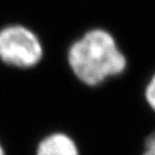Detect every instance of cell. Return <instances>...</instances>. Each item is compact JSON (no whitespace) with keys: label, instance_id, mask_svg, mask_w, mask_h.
Listing matches in <instances>:
<instances>
[{"label":"cell","instance_id":"obj_1","mask_svg":"<svg viewBox=\"0 0 155 155\" xmlns=\"http://www.w3.org/2000/svg\"><path fill=\"white\" fill-rule=\"evenodd\" d=\"M67 61L74 77L87 86H98L127 68L125 54L113 35L104 28L90 29L73 41Z\"/></svg>","mask_w":155,"mask_h":155},{"label":"cell","instance_id":"obj_2","mask_svg":"<svg viewBox=\"0 0 155 155\" xmlns=\"http://www.w3.org/2000/svg\"><path fill=\"white\" fill-rule=\"evenodd\" d=\"M44 48L38 35L21 24L0 29V61L16 69H30L42 61Z\"/></svg>","mask_w":155,"mask_h":155},{"label":"cell","instance_id":"obj_3","mask_svg":"<svg viewBox=\"0 0 155 155\" xmlns=\"http://www.w3.org/2000/svg\"><path fill=\"white\" fill-rule=\"evenodd\" d=\"M36 155H80V150L71 136L63 131H55L39 141Z\"/></svg>","mask_w":155,"mask_h":155},{"label":"cell","instance_id":"obj_4","mask_svg":"<svg viewBox=\"0 0 155 155\" xmlns=\"http://www.w3.org/2000/svg\"><path fill=\"white\" fill-rule=\"evenodd\" d=\"M144 98L147 104L155 112V73L150 78L144 88Z\"/></svg>","mask_w":155,"mask_h":155},{"label":"cell","instance_id":"obj_5","mask_svg":"<svg viewBox=\"0 0 155 155\" xmlns=\"http://www.w3.org/2000/svg\"><path fill=\"white\" fill-rule=\"evenodd\" d=\"M142 155H155V131L150 134L145 139Z\"/></svg>","mask_w":155,"mask_h":155},{"label":"cell","instance_id":"obj_6","mask_svg":"<svg viewBox=\"0 0 155 155\" xmlns=\"http://www.w3.org/2000/svg\"><path fill=\"white\" fill-rule=\"evenodd\" d=\"M0 155H5V149H3L1 142H0Z\"/></svg>","mask_w":155,"mask_h":155}]
</instances>
